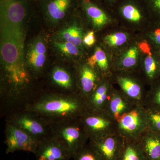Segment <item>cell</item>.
I'll list each match as a JSON object with an SVG mask.
<instances>
[{
    "label": "cell",
    "instance_id": "obj_29",
    "mask_svg": "<svg viewBox=\"0 0 160 160\" xmlns=\"http://www.w3.org/2000/svg\"><path fill=\"white\" fill-rule=\"evenodd\" d=\"M73 160H104L88 142L73 156Z\"/></svg>",
    "mask_w": 160,
    "mask_h": 160
},
{
    "label": "cell",
    "instance_id": "obj_13",
    "mask_svg": "<svg viewBox=\"0 0 160 160\" xmlns=\"http://www.w3.org/2000/svg\"><path fill=\"white\" fill-rule=\"evenodd\" d=\"M75 69L79 94L85 100L104 78L99 72L89 66L86 60L77 62Z\"/></svg>",
    "mask_w": 160,
    "mask_h": 160
},
{
    "label": "cell",
    "instance_id": "obj_6",
    "mask_svg": "<svg viewBox=\"0 0 160 160\" xmlns=\"http://www.w3.org/2000/svg\"><path fill=\"white\" fill-rule=\"evenodd\" d=\"M111 80L135 106H144L147 86L139 71H114Z\"/></svg>",
    "mask_w": 160,
    "mask_h": 160
},
{
    "label": "cell",
    "instance_id": "obj_30",
    "mask_svg": "<svg viewBox=\"0 0 160 160\" xmlns=\"http://www.w3.org/2000/svg\"><path fill=\"white\" fill-rule=\"evenodd\" d=\"M145 108L149 129L160 134V109Z\"/></svg>",
    "mask_w": 160,
    "mask_h": 160
},
{
    "label": "cell",
    "instance_id": "obj_3",
    "mask_svg": "<svg viewBox=\"0 0 160 160\" xmlns=\"http://www.w3.org/2000/svg\"><path fill=\"white\" fill-rule=\"evenodd\" d=\"M119 25L134 33H142L152 22L144 0H119L111 9Z\"/></svg>",
    "mask_w": 160,
    "mask_h": 160
},
{
    "label": "cell",
    "instance_id": "obj_23",
    "mask_svg": "<svg viewBox=\"0 0 160 160\" xmlns=\"http://www.w3.org/2000/svg\"><path fill=\"white\" fill-rule=\"evenodd\" d=\"M135 105L120 89L113 87L112 90L106 112L117 122L120 118L134 108Z\"/></svg>",
    "mask_w": 160,
    "mask_h": 160
},
{
    "label": "cell",
    "instance_id": "obj_37",
    "mask_svg": "<svg viewBox=\"0 0 160 160\" xmlns=\"http://www.w3.org/2000/svg\"><path fill=\"white\" fill-rule=\"evenodd\" d=\"M97 1H100V0H97Z\"/></svg>",
    "mask_w": 160,
    "mask_h": 160
},
{
    "label": "cell",
    "instance_id": "obj_14",
    "mask_svg": "<svg viewBox=\"0 0 160 160\" xmlns=\"http://www.w3.org/2000/svg\"><path fill=\"white\" fill-rule=\"evenodd\" d=\"M47 75L50 85L55 88L52 92L66 94H79L75 69L72 72L64 67L55 66Z\"/></svg>",
    "mask_w": 160,
    "mask_h": 160
},
{
    "label": "cell",
    "instance_id": "obj_16",
    "mask_svg": "<svg viewBox=\"0 0 160 160\" xmlns=\"http://www.w3.org/2000/svg\"><path fill=\"white\" fill-rule=\"evenodd\" d=\"M69 24L58 32L56 40L72 43L88 53L83 44V38L88 29L81 17L79 9L72 15Z\"/></svg>",
    "mask_w": 160,
    "mask_h": 160
},
{
    "label": "cell",
    "instance_id": "obj_19",
    "mask_svg": "<svg viewBox=\"0 0 160 160\" xmlns=\"http://www.w3.org/2000/svg\"><path fill=\"white\" fill-rule=\"evenodd\" d=\"M136 37L118 55L112 60L113 72L139 70L141 53Z\"/></svg>",
    "mask_w": 160,
    "mask_h": 160
},
{
    "label": "cell",
    "instance_id": "obj_20",
    "mask_svg": "<svg viewBox=\"0 0 160 160\" xmlns=\"http://www.w3.org/2000/svg\"><path fill=\"white\" fill-rule=\"evenodd\" d=\"M114 84L111 80L103 79L92 92L85 99L88 111L106 112L107 104Z\"/></svg>",
    "mask_w": 160,
    "mask_h": 160
},
{
    "label": "cell",
    "instance_id": "obj_25",
    "mask_svg": "<svg viewBox=\"0 0 160 160\" xmlns=\"http://www.w3.org/2000/svg\"><path fill=\"white\" fill-rule=\"evenodd\" d=\"M118 160L149 159L140 146L138 140H129L123 138L122 146Z\"/></svg>",
    "mask_w": 160,
    "mask_h": 160
},
{
    "label": "cell",
    "instance_id": "obj_17",
    "mask_svg": "<svg viewBox=\"0 0 160 160\" xmlns=\"http://www.w3.org/2000/svg\"><path fill=\"white\" fill-rule=\"evenodd\" d=\"M34 154L36 160H70L71 156L57 139L50 136L38 143Z\"/></svg>",
    "mask_w": 160,
    "mask_h": 160
},
{
    "label": "cell",
    "instance_id": "obj_31",
    "mask_svg": "<svg viewBox=\"0 0 160 160\" xmlns=\"http://www.w3.org/2000/svg\"><path fill=\"white\" fill-rule=\"evenodd\" d=\"M152 21L160 22V0H144Z\"/></svg>",
    "mask_w": 160,
    "mask_h": 160
},
{
    "label": "cell",
    "instance_id": "obj_27",
    "mask_svg": "<svg viewBox=\"0 0 160 160\" xmlns=\"http://www.w3.org/2000/svg\"><path fill=\"white\" fill-rule=\"evenodd\" d=\"M149 87L146 92L144 107L160 109V78Z\"/></svg>",
    "mask_w": 160,
    "mask_h": 160
},
{
    "label": "cell",
    "instance_id": "obj_24",
    "mask_svg": "<svg viewBox=\"0 0 160 160\" xmlns=\"http://www.w3.org/2000/svg\"><path fill=\"white\" fill-rule=\"evenodd\" d=\"M149 160H160V134L148 129L138 140Z\"/></svg>",
    "mask_w": 160,
    "mask_h": 160
},
{
    "label": "cell",
    "instance_id": "obj_11",
    "mask_svg": "<svg viewBox=\"0 0 160 160\" xmlns=\"http://www.w3.org/2000/svg\"><path fill=\"white\" fill-rule=\"evenodd\" d=\"M80 120L89 141L99 139L117 132V122L106 112L87 111Z\"/></svg>",
    "mask_w": 160,
    "mask_h": 160
},
{
    "label": "cell",
    "instance_id": "obj_33",
    "mask_svg": "<svg viewBox=\"0 0 160 160\" xmlns=\"http://www.w3.org/2000/svg\"><path fill=\"white\" fill-rule=\"evenodd\" d=\"M100 2L105 5L109 8V9L111 10L113 6L118 2L119 0H100Z\"/></svg>",
    "mask_w": 160,
    "mask_h": 160
},
{
    "label": "cell",
    "instance_id": "obj_5",
    "mask_svg": "<svg viewBox=\"0 0 160 160\" xmlns=\"http://www.w3.org/2000/svg\"><path fill=\"white\" fill-rule=\"evenodd\" d=\"M79 11L87 29L97 33L118 24L112 12L97 0H80Z\"/></svg>",
    "mask_w": 160,
    "mask_h": 160
},
{
    "label": "cell",
    "instance_id": "obj_34",
    "mask_svg": "<svg viewBox=\"0 0 160 160\" xmlns=\"http://www.w3.org/2000/svg\"><path fill=\"white\" fill-rule=\"evenodd\" d=\"M17 1V0H0V2H9V1Z\"/></svg>",
    "mask_w": 160,
    "mask_h": 160
},
{
    "label": "cell",
    "instance_id": "obj_21",
    "mask_svg": "<svg viewBox=\"0 0 160 160\" xmlns=\"http://www.w3.org/2000/svg\"><path fill=\"white\" fill-rule=\"evenodd\" d=\"M88 142L104 160H118L122 146L123 138L117 132L99 139L90 140Z\"/></svg>",
    "mask_w": 160,
    "mask_h": 160
},
{
    "label": "cell",
    "instance_id": "obj_22",
    "mask_svg": "<svg viewBox=\"0 0 160 160\" xmlns=\"http://www.w3.org/2000/svg\"><path fill=\"white\" fill-rule=\"evenodd\" d=\"M92 49L91 54L86 58V62L97 69L103 78L111 80L113 73L111 58L98 42Z\"/></svg>",
    "mask_w": 160,
    "mask_h": 160
},
{
    "label": "cell",
    "instance_id": "obj_26",
    "mask_svg": "<svg viewBox=\"0 0 160 160\" xmlns=\"http://www.w3.org/2000/svg\"><path fill=\"white\" fill-rule=\"evenodd\" d=\"M53 46L62 54L69 57L74 58L78 62L86 59L88 53L72 43L55 40Z\"/></svg>",
    "mask_w": 160,
    "mask_h": 160
},
{
    "label": "cell",
    "instance_id": "obj_2",
    "mask_svg": "<svg viewBox=\"0 0 160 160\" xmlns=\"http://www.w3.org/2000/svg\"><path fill=\"white\" fill-rule=\"evenodd\" d=\"M52 125L79 118L88 111L79 94H66L42 91L25 107Z\"/></svg>",
    "mask_w": 160,
    "mask_h": 160
},
{
    "label": "cell",
    "instance_id": "obj_7",
    "mask_svg": "<svg viewBox=\"0 0 160 160\" xmlns=\"http://www.w3.org/2000/svg\"><path fill=\"white\" fill-rule=\"evenodd\" d=\"M5 122L17 126L38 142L52 135L50 125L25 109L8 115L5 117Z\"/></svg>",
    "mask_w": 160,
    "mask_h": 160
},
{
    "label": "cell",
    "instance_id": "obj_32",
    "mask_svg": "<svg viewBox=\"0 0 160 160\" xmlns=\"http://www.w3.org/2000/svg\"><path fill=\"white\" fill-rule=\"evenodd\" d=\"M98 42L97 33L94 30L88 29L83 39V44L85 49L89 53Z\"/></svg>",
    "mask_w": 160,
    "mask_h": 160
},
{
    "label": "cell",
    "instance_id": "obj_9",
    "mask_svg": "<svg viewBox=\"0 0 160 160\" xmlns=\"http://www.w3.org/2000/svg\"><path fill=\"white\" fill-rule=\"evenodd\" d=\"M137 33L119 24L97 33L98 43L106 50L112 60L132 41Z\"/></svg>",
    "mask_w": 160,
    "mask_h": 160
},
{
    "label": "cell",
    "instance_id": "obj_36",
    "mask_svg": "<svg viewBox=\"0 0 160 160\" xmlns=\"http://www.w3.org/2000/svg\"><path fill=\"white\" fill-rule=\"evenodd\" d=\"M159 51V56H160V51Z\"/></svg>",
    "mask_w": 160,
    "mask_h": 160
},
{
    "label": "cell",
    "instance_id": "obj_4",
    "mask_svg": "<svg viewBox=\"0 0 160 160\" xmlns=\"http://www.w3.org/2000/svg\"><path fill=\"white\" fill-rule=\"evenodd\" d=\"M50 127L52 136L65 146L72 159L89 142V138L80 118L50 125Z\"/></svg>",
    "mask_w": 160,
    "mask_h": 160
},
{
    "label": "cell",
    "instance_id": "obj_10",
    "mask_svg": "<svg viewBox=\"0 0 160 160\" xmlns=\"http://www.w3.org/2000/svg\"><path fill=\"white\" fill-rule=\"evenodd\" d=\"M149 129L145 107L135 106L117 122V133L124 139L138 140Z\"/></svg>",
    "mask_w": 160,
    "mask_h": 160
},
{
    "label": "cell",
    "instance_id": "obj_12",
    "mask_svg": "<svg viewBox=\"0 0 160 160\" xmlns=\"http://www.w3.org/2000/svg\"><path fill=\"white\" fill-rule=\"evenodd\" d=\"M5 134L6 154L18 151L34 154L39 142L26 132L11 123L6 122Z\"/></svg>",
    "mask_w": 160,
    "mask_h": 160
},
{
    "label": "cell",
    "instance_id": "obj_8",
    "mask_svg": "<svg viewBox=\"0 0 160 160\" xmlns=\"http://www.w3.org/2000/svg\"><path fill=\"white\" fill-rule=\"evenodd\" d=\"M141 53L140 73L146 86H149L160 78V59L159 51L142 34L136 37Z\"/></svg>",
    "mask_w": 160,
    "mask_h": 160
},
{
    "label": "cell",
    "instance_id": "obj_35",
    "mask_svg": "<svg viewBox=\"0 0 160 160\" xmlns=\"http://www.w3.org/2000/svg\"><path fill=\"white\" fill-rule=\"evenodd\" d=\"M37 1H40V2H43V1H46V0H37Z\"/></svg>",
    "mask_w": 160,
    "mask_h": 160
},
{
    "label": "cell",
    "instance_id": "obj_1",
    "mask_svg": "<svg viewBox=\"0 0 160 160\" xmlns=\"http://www.w3.org/2000/svg\"><path fill=\"white\" fill-rule=\"evenodd\" d=\"M28 0L0 2L1 75L25 76L30 72L25 61L24 24L29 9Z\"/></svg>",
    "mask_w": 160,
    "mask_h": 160
},
{
    "label": "cell",
    "instance_id": "obj_15",
    "mask_svg": "<svg viewBox=\"0 0 160 160\" xmlns=\"http://www.w3.org/2000/svg\"><path fill=\"white\" fill-rule=\"evenodd\" d=\"M42 2L45 17L54 24L71 16L79 8L80 0H46Z\"/></svg>",
    "mask_w": 160,
    "mask_h": 160
},
{
    "label": "cell",
    "instance_id": "obj_18",
    "mask_svg": "<svg viewBox=\"0 0 160 160\" xmlns=\"http://www.w3.org/2000/svg\"><path fill=\"white\" fill-rule=\"evenodd\" d=\"M46 44L42 38L35 39L29 46L26 54V66L38 79L43 75L47 55Z\"/></svg>",
    "mask_w": 160,
    "mask_h": 160
},
{
    "label": "cell",
    "instance_id": "obj_28",
    "mask_svg": "<svg viewBox=\"0 0 160 160\" xmlns=\"http://www.w3.org/2000/svg\"><path fill=\"white\" fill-rule=\"evenodd\" d=\"M146 38L158 51H160V22L152 21L149 27L140 33Z\"/></svg>",
    "mask_w": 160,
    "mask_h": 160
}]
</instances>
